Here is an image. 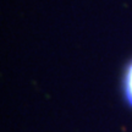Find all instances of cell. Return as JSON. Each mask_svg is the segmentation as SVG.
Instances as JSON below:
<instances>
[{
	"instance_id": "obj_1",
	"label": "cell",
	"mask_w": 132,
	"mask_h": 132,
	"mask_svg": "<svg viewBox=\"0 0 132 132\" xmlns=\"http://www.w3.org/2000/svg\"><path fill=\"white\" fill-rule=\"evenodd\" d=\"M123 93L125 98L128 102V104L132 106V61L127 66V70L125 72L123 78Z\"/></svg>"
}]
</instances>
